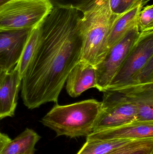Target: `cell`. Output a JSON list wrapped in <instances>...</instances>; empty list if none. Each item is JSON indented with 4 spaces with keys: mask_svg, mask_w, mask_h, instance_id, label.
Wrapping results in <instances>:
<instances>
[{
    "mask_svg": "<svg viewBox=\"0 0 153 154\" xmlns=\"http://www.w3.org/2000/svg\"><path fill=\"white\" fill-rule=\"evenodd\" d=\"M152 58L153 29L140 32L137 42L106 89L133 85L140 70Z\"/></svg>",
    "mask_w": 153,
    "mask_h": 154,
    "instance_id": "8992f818",
    "label": "cell"
},
{
    "mask_svg": "<svg viewBox=\"0 0 153 154\" xmlns=\"http://www.w3.org/2000/svg\"><path fill=\"white\" fill-rule=\"evenodd\" d=\"M10 140L11 139L8 136L4 134H2L0 137V154L6 144L9 143Z\"/></svg>",
    "mask_w": 153,
    "mask_h": 154,
    "instance_id": "7402d4cb",
    "label": "cell"
},
{
    "mask_svg": "<svg viewBox=\"0 0 153 154\" xmlns=\"http://www.w3.org/2000/svg\"><path fill=\"white\" fill-rule=\"evenodd\" d=\"M146 2L145 0H121L117 14H122L138 5Z\"/></svg>",
    "mask_w": 153,
    "mask_h": 154,
    "instance_id": "ffe728a7",
    "label": "cell"
},
{
    "mask_svg": "<svg viewBox=\"0 0 153 154\" xmlns=\"http://www.w3.org/2000/svg\"><path fill=\"white\" fill-rule=\"evenodd\" d=\"M120 2L121 0H110V9L113 13L117 14Z\"/></svg>",
    "mask_w": 153,
    "mask_h": 154,
    "instance_id": "44dd1931",
    "label": "cell"
},
{
    "mask_svg": "<svg viewBox=\"0 0 153 154\" xmlns=\"http://www.w3.org/2000/svg\"><path fill=\"white\" fill-rule=\"evenodd\" d=\"M140 34L137 25L129 30L109 50L104 58L95 66L97 75L96 88L100 91L103 92L107 88L134 47Z\"/></svg>",
    "mask_w": 153,
    "mask_h": 154,
    "instance_id": "52a82bcc",
    "label": "cell"
},
{
    "mask_svg": "<svg viewBox=\"0 0 153 154\" xmlns=\"http://www.w3.org/2000/svg\"><path fill=\"white\" fill-rule=\"evenodd\" d=\"M103 93L100 113L93 132L136 121L137 109L125 95L117 89H106Z\"/></svg>",
    "mask_w": 153,
    "mask_h": 154,
    "instance_id": "5b68a950",
    "label": "cell"
},
{
    "mask_svg": "<svg viewBox=\"0 0 153 154\" xmlns=\"http://www.w3.org/2000/svg\"><path fill=\"white\" fill-rule=\"evenodd\" d=\"M8 72L0 68V85L2 82L4 78L6 76V75Z\"/></svg>",
    "mask_w": 153,
    "mask_h": 154,
    "instance_id": "cb8c5ba5",
    "label": "cell"
},
{
    "mask_svg": "<svg viewBox=\"0 0 153 154\" xmlns=\"http://www.w3.org/2000/svg\"><path fill=\"white\" fill-rule=\"evenodd\" d=\"M2 134L0 133V137H1V136Z\"/></svg>",
    "mask_w": 153,
    "mask_h": 154,
    "instance_id": "484cf974",
    "label": "cell"
},
{
    "mask_svg": "<svg viewBox=\"0 0 153 154\" xmlns=\"http://www.w3.org/2000/svg\"><path fill=\"white\" fill-rule=\"evenodd\" d=\"M53 8H69L75 9L83 13L97 0H48Z\"/></svg>",
    "mask_w": 153,
    "mask_h": 154,
    "instance_id": "e0dca14e",
    "label": "cell"
},
{
    "mask_svg": "<svg viewBox=\"0 0 153 154\" xmlns=\"http://www.w3.org/2000/svg\"><path fill=\"white\" fill-rule=\"evenodd\" d=\"M153 138V122L134 121L119 126L94 131L86 141Z\"/></svg>",
    "mask_w": 153,
    "mask_h": 154,
    "instance_id": "9c48e42d",
    "label": "cell"
},
{
    "mask_svg": "<svg viewBox=\"0 0 153 154\" xmlns=\"http://www.w3.org/2000/svg\"><path fill=\"white\" fill-rule=\"evenodd\" d=\"M11 0H0V8Z\"/></svg>",
    "mask_w": 153,
    "mask_h": 154,
    "instance_id": "d4e9b609",
    "label": "cell"
},
{
    "mask_svg": "<svg viewBox=\"0 0 153 154\" xmlns=\"http://www.w3.org/2000/svg\"><path fill=\"white\" fill-rule=\"evenodd\" d=\"M21 81L15 67L7 73L0 85V119L14 115Z\"/></svg>",
    "mask_w": 153,
    "mask_h": 154,
    "instance_id": "7c38bea8",
    "label": "cell"
},
{
    "mask_svg": "<svg viewBox=\"0 0 153 154\" xmlns=\"http://www.w3.org/2000/svg\"><path fill=\"white\" fill-rule=\"evenodd\" d=\"M53 8L48 0H11L0 8V30L34 29Z\"/></svg>",
    "mask_w": 153,
    "mask_h": 154,
    "instance_id": "277c9868",
    "label": "cell"
},
{
    "mask_svg": "<svg viewBox=\"0 0 153 154\" xmlns=\"http://www.w3.org/2000/svg\"><path fill=\"white\" fill-rule=\"evenodd\" d=\"M117 90L135 105L137 121L153 122V83L132 85Z\"/></svg>",
    "mask_w": 153,
    "mask_h": 154,
    "instance_id": "30bf717a",
    "label": "cell"
},
{
    "mask_svg": "<svg viewBox=\"0 0 153 154\" xmlns=\"http://www.w3.org/2000/svg\"><path fill=\"white\" fill-rule=\"evenodd\" d=\"M119 14L113 13L110 0H97L83 13L81 20L82 47L81 61L94 67L107 52L108 39Z\"/></svg>",
    "mask_w": 153,
    "mask_h": 154,
    "instance_id": "7a4b0ae2",
    "label": "cell"
},
{
    "mask_svg": "<svg viewBox=\"0 0 153 154\" xmlns=\"http://www.w3.org/2000/svg\"><path fill=\"white\" fill-rule=\"evenodd\" d=\"M137 26L140 32L153 29V5L142 9L138 15Z\"/></svg>",
    "mask_w": 153,
    "mask_h": 154,
    "instance_id": "d6986e66",
    "label": "cell"
},
{
    "mask_svg": "<svg viewBox=\"0 0 153 154\" xmlns=\"http://www.w3.org/2000/svg\"><path fill=\"white\" fill-rule=\"evenodd\" d=\"M101 109V102L93 99L67 105L56 103L41 122L57 137H87L93 132Z\"/></svg>",
    "mask_w": 153,
    "mask_h": 154,
    "instance_id": "3957f363",
    "label": "cell"
},
{
    "mask_svg": "<svg viewBox=\"0 0 153 154\" xmlns=\"http://www.w3.org/2000/svg\"><path fill=\"white\" fill-rule=\"evenodd\" d=\"M145 4V3L138 5L125 12L119 14L113 24L109 36L107 45V51L129 30L137 25L138 15Z\"/></svg>",
    "mask_w": 153,
    "mask_h": 154,
    "instance_id": "4fadbf2b",
    "label": "cell"
},
{
    "mask_svg": "<svg viewBox=\"0 0 153 154\" xmlns=\"http://www.w3.org/2000/svg\"><path fill=\"white\" fill-rule=\"evenodd\" d=\"M134 140L116 139L86 141L76 154H107Z\"/></svg>",
    "mask_w": 153,
    "mask_h": 154,
    "instance_id": "9a60e30c",
    "label": "cell"
},
{
    "mask_svg": "<svg viewBox=\"0 0 153 154\" xmlns=\"http://www.w3.org/2000/svg\"><path fill=\"white\" fill-rule=\"evenodd\" d=\"M129 154H153V146L140 149L132 152Z\"/></svg>",
    "mask_w": 153,
    "mask_h": 154,
    "instance_id": "603a6c76",
    "label": "cell"
},
{
    "mask_svg": "<svg viewBox=\"0 0 153 154\" xmlns=\"http://www.w3.org/2000/svg\"><path fill=\"white\" fill-rule=\"evenodd\" d=\"M81 20L75 9L55 7L38 26V44L21 81V97L29 109L57 103L68 74L81 61Z\"/></svg>",
    "mask_w": 153,
    "mask_h": 154,
    "instance_id": "6da1fadb",
    "label": "cell"
},
{
    "mask_svg": "<svg viewBox=\"0 0 153 154\" xmlns=\"http://www.w3.org/2000/svg\"><path fill=\"white\" fill-rule=\"evenodd\" d=\"M66 83V91L72 97H77L87 90L96 88L95 67L87 62L80 61L68 74Z\"/></svg>",
    "mask_w": 153,
    "mask_h": 154,
    "instance_id": "8fae6325",
    "label": "cell"
},
{
    "mask_svg": "<svg viewBox=\"0 0 153 154\" xmlns=\"http://www.w3.org/2000/svg\"><path fill=\"white\" fill-rule=\"evenodd\" d=\"M32 29L0 30V68L9 72L15 68Z\"/></svg>",
    "mask_w": 153,
    "mask_h": 154,
    "instance_id": "ba28073f",
    "label": "cell"
},
{
    "mask_svg": "<svg viewBox=\"0 0 153 154\" xmlns=\"http://www.w3.org/2000/svg\"><path fill=\"white\" fill-rule=\"evenodd\" d=\"M40 137L32 129L26 128L6 144L1 154H34L35 146Z\"/></svg>",
    "mask_w": 153,
    "mask_h": 154,
    "instance_id": "5bb4252c",
    "label": "cell"
},
{
    "mask_svg": "<svg viewBox=\"0 0 153 154\" xmlns=\"http://www.w3.org/2000/svg\"><path fill=\"white\" fill-rule=\"evenodd\" d=\"M39 39V33L37 26L31 30L19 60L15 66L21 79L34 56L38 44Z\"/></svg>",
    "mask_w": 153,
    "mask_h": 154,
    "instance_id": "2e32d148",
    "label": "cell"
},
{
    "mask_svg": "<svg viewBox=\"0 0 153 154\" xmlns=\"http://www.w3.org/2000/svg\"><path fill=\"white\" fill-rule=\"evenodd\" d=\"M153 146V138L137 139L113 150L107 154H129L140 149Z\"/></svg>",
    "mask_w": 153,
    "mask_h": 154,
    "instance_id": "ac0fdd59",
    "label": "cell"
}]
</instances>
